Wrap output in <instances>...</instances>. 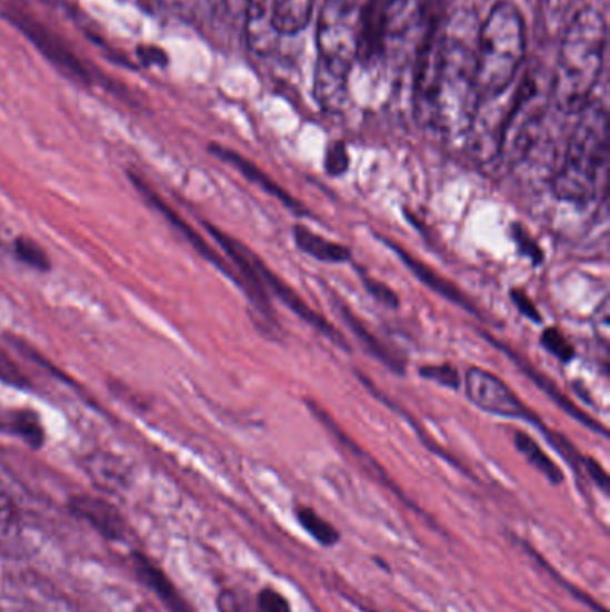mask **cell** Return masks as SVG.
<instances>
[{
	"label": "cell",
	"instance_id": "cell-23",
	"mask_svg": "<svg viewBox=\"0 0 610 612\" xmlns=\"http://www.w3.org/2000/svg\"><path fill=\"white\" fill-rule=\"evenodd\" d=\"M11 433L19 435L29 447L40 448L46 441L42 423L32 410H13V430Z\"/></svg>",
	"mask_w": 610,
	"mask_h": 612
},
{
	"label": "cell",
	"instance_id": "cell-31",
	"mask_svg": "<svg viewBox=\"0 0 610 612\" xmlns=\"http://www.w3.org/2000/svg\"><path fill=\"white\" fill-rule=\"evenodd\" d=\"M258 609L260 612H292L289 600L272 588H263L258 593Z\"/></svg>",
	"mask_w": 610,
	"mask_h": 612
},
{
	"label": "cell",
	"instance_id": "cell-32",
	"mask_svg": "<svg viewBox=\"0 0 610 612\" xmlns=\"http://www.w3.org/2000/svg\"><path fill=\"white\" fill-rule=\"evenodd\" d=\"M512 231H514V239L516 242H518L519 249H521V253H523L524 257L530 258L533 265H539V263L542 262V258H544V254H542V249L539 248V244L533 242L532 237L528 235L527 231H524L521 225L516 224L514 228H512Z\"/></svg>",
	"mask_w": 610,
	"mask_h": 612
},
{
	"label": "cell",
	"instance_id": "cell-37",
	"mask_svg": "<svg viewBox=\"0 0 610 612\" xmlns=\"http://www.w3.org/2000/svg\"><path fill=\"white\" fill-rule=\"evenodd\" d=\"M324 2L339 6V8H344V10H354V6H357V0H324Z\"/></svg>",
	"mask_w": 610,
	"mask_h": 612
},
{
	"label": "cell",
	"instance_id": "cell-5",
	"mask_svg": "<svg viewBox=\"0 0 610 612\" xmlns=\"http://www.w3.org/2000/svg\"><path fill=\"white\" fill-rule=\"evenodd\" d=\"M548 104L550 84L542 88L541 79L536 78V72H528L510 97L496 160H503L507 165H514L523 160L536 143Z\"/></svg>",
	"mask_w": 610,
	"mask_h": 612
},
{
	"label": "cell",
	"instance_id": "cell-27",
	"mask_svg": "<svg viewBox=\"0 0 610 612\" xmlns=\"http://www.w3.org/2000/svg\"><path fill=\"white\" fill-rule=\"evenodd\" d=\"M17 532V512L10 498L0 489V546Z\"/></svg>",
	"mask_w": 610,
	"mask_h": 612
},
{
	"label": "cell",
	"instance_id": "cell-16",
	"mask_svg": "<svg viewBox=\"0 0 610 612\" xmlns=\"http://www.w3.org/2000/svg\"><path fill=\"white\" fill-rule=\"evenodd\" d=\"M72 511L108 538L120 539L128 530L116 506L99 498L76 496L72 500Z\"/></svg>",
	"mask_w": 610,
	"mask_h": 612
},
{
	"label": "cell",
	"instance_id": "cell-33",
	"mask_svg": "<svg viewBox=\"0 0 610 612\" xmlns=\"http://www.w3.org/2000/svg\"><path fill=\"white\" fill-rule=\"evenodd\" d=\"M0 380L14 387H29L28 377L4 353H0Z\"/></svg>",
	"mask_w": 610,
	"mask_h": 612
},
{
	"label": "cell",
	"instance_id": "cell-17",
	"mask_svg": "<svg viewBox=\"0 0 610 612\" xmlns=\"http://www.w3.org/2000/svg\"><path fill=\"white\" fill-rule=\"evenodd\" d=\"M348 76L344 72L328 69L327 64L317 61L313 92H316L317 102L322 111L333 113V116H339L344 111L349 99Z\"/></svg>",
	"mask_w": 610,
	"mask_h": 612
},
{
	"label": "cell",
	"instance_id": "cell-14",
	"mask_svg": "<svg viewBox=\"0 0 610 612\" xmlns=\"http://www.w3.org/2000/svg\"><path fill=\"white\" fill-rule=\"evenodd\" d=\"M483 335H486L487 339L491 341V344L496 345V348H500V350L503 351L509 359L514 360V364L518 365V368L521 369V371H523V373L527 374V377L530 378L536 385L541 387L542 391L547 392L548 397L556 401L560 409L568 412L571 418L577 419V421H579L580 424H583V427H588V429L592 430V432L601 433L603 438H607L606 427H601V424L598 423V421H594L591 415L586 414L582 409L574 405L573 401L568 400V398L559 391V387H557L556 383L550 382L544 374L537 373L536 369L528 364V362H524V360L521 359L514 350H510V348H507L506 344L494 341V339H491V337L487 335V333H483Z\"/></svg>",
	"mask_w": 610,
	"mask_h": 612
},
{
	"label": "cell",
	"instance_id": "cell-1",
	"mask_svg": "<svg viewBox=\"0 0 610 612\" xmlns=\"http://www.w3.org/2000/svg\"><path fill=\"white\" fill-rule=\"evenodd\" d=\"M412 104L422 128L468 134L480 107L474 47L453 32H430L413 72Z\"/></svg>",
	"mask_w": 610,
	"mask_h": 612
},
{
	"label": "cell",
	"instance_id": "cell-10",
	"mask_svg": "<svg viewBox=\"0 0 610 612\" xmlns=\"http://www.w3.org/2000/svg\"><path fill=\"white\" fill-rule=\"evenodd\" d=\"M204 228L216 239L217 244L224 249V253L230 257L231 262L237 268V274L242 281L243 292L249 295V300L254 301L258 309L262 310L263 313H271L269 295H267L266 289H263L260 278H258V260L260 258L248 245L242 244L240 240L234 239L230 233H226L221 228H217L210 222H204Z\"/></svg>",
	"mask_w": 610,
	"mask_h": 612
},
{
	"label": "cell",
	"instance_id": "cell-24",
	"mask_svg": "<svg viewBox=\"0 0 610 612\" xmlns=\"http://www.w3.org/2000/svg\"><path fill=\"white\" fill-rule=\"evenodd\" d=\"M13 248L20 262L26 263L29 268L37 269L40 272L51 271V257L42 245L38 244L37 240L29 239L26 235L17 237Z\"/></svg>",
	"mask_w": 610,
	"mask_h": 612
},
{
	"label": "cell",
	"instance_id": "cell-35",
	"mask_svg": "<svg viewBox=\"0 0 610 612\" xmlns=\"http://www.w3.org/2000/svg\"><path fill=\"white\" fill-rule=\"evenodd\" d=\"M583 462H586V471H588L592 482L597 483L603 493H609V474L601 468L600 462L594 461V459H586Z\"/></svg>",
	"mask_w": 610,
	"mask_h": 612
},
{
	"label": "cell",
	"instance_id": "cell-6",
	"mask_svg": "<svg viewBox=\"0 0 610 612\" xmlns=\"http://www.w3.org/2000/svg\"><path fill=\"white\" fill-rule=\"evenodd\" d=\"M317 49L319 63L349 74L358 58V17H354V10L328 2L322 4L317 23Z\"/></svg>",
	"mask_w": 610,
	"mask_h": 612
},
{
	"label": "cell",
	"instance_id": "cell-22",
	"mask_svg": "<svg viewBox=\"0 0 610 612\" xmlns=\"http://www.w3.org/2000/svg\"><path fill=\"white\" fill-rule=\"evenodd\" d=\"M296 515H298L301 526L316 539L317 543L322 544V546H336L339 543V530L331 525L330 521L317 514L310 506H298Z\"/></svg>",
	"mask_w": 610,
	"mask_h": 612
},
{
	"label": "cell",
	"instance_id": "cell-4",
	"mask_svg": "<svg viewBox=\"0 0 610 612\" xmlns=\"http://www.w3.org/2000/svg\"><path fill=\"white\" fill-rule=\"evenodd\" d=\"M527 38L521 11L512 2H498L478 31L474 47L480 102L506 93L524 61Z\"/></svg>",
	"mask_w": 610,
	"mask_h": 612
},
{
	"label": "cell",
	"instance_id": "cell-28",
	"mask_svg": "<svg viewBox=\"0 0 610 612\" xmlns=\"http://www.w3.org/2000/svg\"><path fill=\"white\" fill-rule=\"evenodd\" d=\"M140 573H142L143 579L148 580L149 584L158 591V594H161L167 602L179 603L178 596H176V591L172 590V585L163 579L160 571L154 570V568L149 566L148 562L140 561V566H138Z\"/></svg>",
	"mask_w": 610,
	"mask_h": 612
},
{
	"label": "cell",
	"instance_id": "cell-20",
	"mask_svg": "<svg viewBox=\"0 0 610 612\" xmlns=\"http://www.w3.org/2000/svg\"><path fill=\"white\" fill-rule=\"evenodd\" d=\"M514 444L519 453L527 459L528 464L533 465L539 473L544 474L548 482L553 483V485H560L564 482V473L556 462L551 461L547 451L537 444L536 439L530 438L528 433L516 432Z\"/></svg>",
	"mask_w": 610,
	"mask_h": 612
},
{
	"label": "cell",
	"instance_id": "cell-11",
	"mask_svg": "<svg viewBox=\"0 0 610 612\" xmlns=\"http://www.w3.org/2000/svg\"><path fill=\"white\" fill-rule=\"evenodd\" d=\"M6 17L31 40L34 46L43 52V54L56 64L63 69V72L72 76V78L83 81V83H90V74H88L87 67L76 58L74 52H70L67 47L63 46L61 40L52 34L49 29L43 28L42 23L31 19L28 14H23L22 11H6Z\"/></svg>",
	"mask_w": 610,
	"mask_h": 612
},
{
	"label": "cell",
	"instance_id": "cell-9",
	"mask_svg": "<svg viewBox=\"0 0 610 612\" xmlns=\"http://www.w3.org/2000/svg\"><path fill=\"white\" fill-rule=\"evenodd\" d=\"M432 0H387L383 22V56L412 42L421 31Z\"/></svg>",
	"mask_w": 610,
	"mask_h": 612
},
{
	"label": "cell",
	"instance_id": "cell-36",
	"mask_svg": "<svg viewBox=\"0 0 610 612\" xmlns=\"http://www.w3.org/2000/svg\"><path fill=\"white\" fill-rule=\"evenodd\" d=\"M0 430H4V432H11V430H13V412L0 414Z\"/></svg>",
	"mask_w": 610,
	"mask_h": 612
},
{
	"label": "cell",
	"instance_id": "cell-8",
	"mask_svg": "<svg viewBox=\"0 0 610 612\" xmlns=\"http://www.w3.org/2000/svg\"><path fill=\"white\" fill-rule=\"evenodd\" d=\"M129 181L134 184V189L138 190V193H140L149 204L157 208L158 212L166 217L170 224L174 225V230L179 231V233L187 239V242H189L204 260H208L211 265H216L219 271L224 272L226 277L233 280L234 283L242 289V281H240L237 271L231 269L230 263L226 262L224 258L217 253V249L211 248L207 240L202 239V235H199L198 231L193 230V225L190 224L189 221H184L183 217L179 215L174 208L167 204L166 199L161 198L160 193L152 189L148 181L142 180V178L134 174V172H129Z\"/></svg>",
	"mask_w": 610,
	"mask_h": 612
},
{
	"label": "cell",
	"instance_id": "cell-30",
	"mask_svg": "<svg viewBox=\"0 0 610 612\" xmlns=\"http://www.w3.org/2000/svg\"><path fill=\"white\" fill-rule=\"evenodd\" d=\"M362 283L368 289L369 294L374 298V300L380 301V303L387 304L390 309H398L400 307V298L396 294L394 290L389 289L386 283L381 281L372 280L371 277H362Z\"/></svg>",
	"mask_w": 610,
	"mask_h": 612
},
{
	"label": "cell",
	"instance_id": "cell-7",
	"mask_svg": "<svg viewBox=\"0 0 610 612\" xmlns=\"http://www.w3.org/2000/svg\"><path fill=\"white\" fill-rule=\"evenodd\" d=\"M463 385L469 400L478 409L501 418L524 419L528 423L536 424L537 429L544 430L547 438H550L551 432L542 427L541 419L519 400L518 394L500 377L482 368H469Z\"/></svg>",
	"mask_w": 610,
	"mask_h": 612
},
{
	"label": "cell",
	"instance_id": "cell-19",
	"mask_svg": "<svg viewBox=\"0 0 610 612\" xmlns=\"http://www.w3.org/2000/svg\"><path fill=\"white\" fill-rule=\"evenodd\" d=\"M313 0H272V22L276 31L296 34L303 31L312 19Z\"/></svg>",
	"mask_w": 610,
	"mask_h": 612
},
{
	"label": "cell",
	"instance_id": "cell-15",
	"mask_svg": "<svg viewBox=\"0 0 610 612\" xmlns=\"http://www.w3.org/2000/svg\"><path fill=\"white\" fill-rule=\"evenodd\" d=\"M246 37L249 49L257 54L269 56L276 51L281 34L272 22V0H249Z\"/></svg>",
	"mask_w": 610,
	"mask_h": 612
},
{
	"label": "cell",
	"instance_id": "cell-18",
	"mask_svg": "<svg viewBox=\"0 0 610 612\" xmlns=\"http://www.w3.org/2000/svg\"><path fill=\"white\" fill-rule=\"evenodd\" d=\"M294 233L296 244L303 251V253L310 254L319 262L324 263H344L351 260V251L346 245L333 242V240L324 239V237L317 235L316 231L310 230L307 225L296 224L292 228Z\"/></svg>",
	"mask_w": 610,
	"mask_h": 612
},
{
	"label": "cell",
	"instance_id": "cell-12",
	"mask_svg": "<svg viewBox=\"0 0 610 612\" xmlns=\"http://www.w3.org/2000/svg\"><path fill=\"white\" fill-rule=\"evenodd\" d=\"M211 154H216L219 160L226 161L228 165L234 167L246 180L257 184L263 192L269 193L272 198L278 199L283 207L289 208L298 215H308L307 208L299 203L294 195H290L281 184L276 183L271 175L254 165L253 161L246 160L239 152L231 151V149L221 148V146H210Z\"/></svg>",
	"mask_w": 610,
	"mask_h": 612
},
{
	"label": "cell",
	"instance_id": "cell-25",
	"mask_svg": "<svg viewBox=\"0 0 610 612\" xmlns=\"http://www.w3.org/2000/svg\"><path fill=\"white\" fill-rule=\"evenodd\" d=\"M541 344L550 351L553 357L560 362H571L574 359V348L571 342L566 339L564 333L560 332L559 328H547L541 335Z\"/></svg>",
	"mask_w": 610,
	"mask_h": 612
},
{
	"label": "cell",
	"instance_id": "cell-26",
	"mask_svg": "<svg viewBox=\"0 0 610 612\" xmlns=\"http://www.w3.org/2000/svg\"><path fill=\"white\" fill-rule=\"evenodd\" d=\"M419 374L424 380L441 383V385L450 387V389H459L460 385L459 371L450 364L427 365V368L419 369Z\"/></svg>",
	"mask_w": 610,
	"mask_h": 612
},
{
	"label": "cell",
	"instance_id": "cell-13",
	"mask_svg": "<svg viewBox=\"0 0 610 612\" xmlns=\"http://www.w3.org/2000/svg\"><path fill=\"white\" fill-rule=\"evenodd\" d=\"M383 242L403 260L404 265H407L428 289L433 290L436 294L442 295L444 300L459 304L460 309L468 310V312L478 315V310L474 309L473 301L469 300L468 295L463 294L459 287L446 280L439 272L433 271L428 263L421 262V260H418L413 254H410L409 251H404L400 244H396L392 240L387 239H383Z\"/></svg>",
	"mask_w": 610,
	"mask_h": 612
},
{
	"label": "cell",
	"instance_id": "cell-2",
	"mask_svg": "<svg viewBox=\"0 0 610 612\" xmlns=\"http://www.w3.org/2000/svg\"><path fill=\"white\" fill-rule=\"evenodd\" d=\"M607 49V22L594 8L574 14L560 40L550 81V102L562 113H580L592 101Z\"/></svg>",
	"mask_w": 610,
	"mask_h": 612
},
{
	"label": "cell",
	"instance_id": "cell-3",
	"mask_svg": "<svg viewBox=\"0 0 610 612\" xmlns=\"http://www.w3.org/2000/svg\"><path fill=\"white\" fill-rule=\"evenodd\" d=\"M569 137L564 161L553 178L557 198L569 203L591 201L606 189L609 165V113L600 102L591 101Z\"/></svg>",
	"mask_w": 610,
	"mask_h": 612
},
{
	"label": "cell",
	"instance_id": "cell-29",
	"mask_svg": "<svg viewBox=\"0 0 610 612\" xmlns=\"http://www.w3.org/2000/svg\"><path fill=\"white\" fill-rule=\"evenodd\" d=\"M324 167H327V172L330 175L346 174L349 169V154L348 149H346L344 143L336 142L333 146H330L327 152V161H324Z\"/></svg>",
	"mask_w": 610,
	"mask_h": 612
},
{
	"label": "cell",
	"instance_id": "cell-21",
	"mask_svg": "<svg viewBox=\"0 0 610 612\" xmlns=\"http://www.w3.org/2000/svg\"><path fill=\"white\" fill-rule=\"evenodd\" d=\"M339 309L340 313H342V318H344L346 324L353 330L358 341L366 345V350H368L372 357H377L378 360H381L383 364L389 365L392 371L401 373V371H403V364H401L400 360L396 359L394 354L387 350L386 345L378 341L374 333L369 332L368 327H366L346 304H340Z\"/></svg>",
	"mask_w": 610,
	"mask_h": 612
},
{
	"label": "cell",
	"instance_id": "cell-34",
	"mask_svg": "<svg viewBox=\"0 0 610 612\" xmlns=\"http://www.w3.org/2000/svg\"><path fill=\"white\" fill-rule=\"evenodd\" d=\"M510 298H512L519 312L523 313L524 318L530 319L532 322L542 321L541 312L537 310L536 303L528 298L527 292L519 289L510 290Z\"/></svg>",
	"mask_w": 610,
	"mask_h": 612
}]
</instances>
